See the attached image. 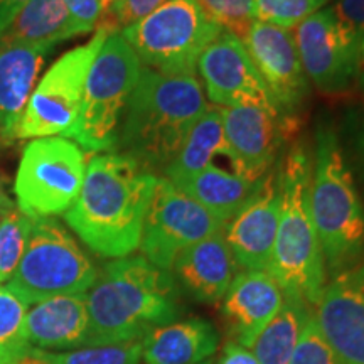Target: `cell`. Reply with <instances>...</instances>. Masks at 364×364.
Masks as SVG:
<instances>
[{
	"mask_svg": "<svg viewBox=\"0 0 364 364\" xmlns=\"http://www.w3.org/2000/svg\"><path fill=\"white\" fill-rule=\"evenodd\" d=\"M157 179L122 154H98L86 166L80 196L65 220L100 257H130L142 241Z\"/></svg>",
	"mask_w": 364,
	"mask_h": 364,
	"instance_id": "6da1fadb",
	"label": "cell"
},
{
	"mask_svg": "<svg viewBox=\"0 0 364 364\" xmlns=\"http://www.w3.org/2000/svg\"><path fill=\"white\" fill-rule=\"evenodd\" d=\"M88 338L85 346L142 341L181 314L171 272L144 257L117 258L103 267L86 292Z\"/></svg>",
	"mask_w": 364,
	"mask_h": 364,
	"instance_id": "7a4b0ae2",
	"label": "cell"
},
{
	"mask_svg": "<svg viewBox=\"0 0 364 364\" xmlns=\"http://www.w3.org/2000/svg\"><path fill=\"white\" fill-rule=\"evenodd\" d=\"M208 107L196 76H167L142 66L115 150L152 174L166 172Z\"/></svg>",
	"mask_w": 364,
	"mask_h": 364,
	"instance_id": "3957f363",
	"label": "cell"
},
{
	"mask_svg": "<svg viewBox=\"0 0 364 364\" xmlns=\"http://www.w3.org/2000/svg\"><path fill=\"white\" fill-rule=\"evenodd\" d=\"M312 164L304 142H295L277 172L280 220L268 273L287 297L314 307L326 287V262L314 226L309 189Z\"/></svg>",
	"mask_w": 364,
	"mask_h": 364,
	"instance_id": "277c9868",
	"label": "cell"
},
{
	"mask_svg": "<svg viewBox=\"0 0 364 364\" xmlns=\"http://www.w3.org/2000/svg\"><path fill=\"white\" fill-rule=\"evenodd\" d=\"M309 204L326 270L354 265L364 248V208L338 135L321 127L316 135Z\"/></svg>",
	"mask_w": 364,
	"mask_h": 364,
	"instance_id": "5b68a950",
	"label": "cell"
},
{
	"mask_svg": "<svg viewBox=\"0 0 364 364\" xmlns=\"http://www.w3.org/2000/svg\"><path fill=\"white\" fill-rule=\"evenodd\" d=\"M140 71L142 63L122 33L108 34L90 68L78 122L68 136L88 152L115 150Z\"/></svg>",
	"mask_w": 364,
	"mask_h": 364,
	"instance_id": "8992f818",
	"label": "cell"
},
{
	"mask_svg": "<svg viewBox=\"0 0 364 364\" xmlns=\"http://www.w3.org/2000/svg\"><path fill=\"white\" fill-rule=\"evenodd\" d=\"M98 272L54 218H33L26 250L7 287L27 306L59 295L86 294Z\"/></svg>",
	"mask_w": 364,
	"mask_h": 364,
	"instance_id": "52a82bcc",
	"label": "cell"
},
{
	"mask_svg": "<svg viewBox=\"0 0 364 364\" xmlns=\"http://www.w3.org/2000/svg\"><path fill=\"white\" fill-rule=\"evenodd\" d=\"M221 31L196 0H169L122 36L142 66L167 76H196L199 56Z\"/></svg>",
	"mask_w": 364,
	"mask_h": 364,
	"instance_id": "ba28073f",
	"label": "cell"
},
{
	"mask_svg": "<svg viewBox=\"0 0 364 364\" xmlns=\"http://www.w3.org/2000/svg\"><path fill=\"white\" fill-rule=\"evenodd\" d=\"M86 174L85 152L65 136H44L26 145L17 171V208L27 216L65 215L80 196Z\"/></svg>",
	"mask_w": 364,
	"mask_h": 364,
	"instance_id": "9c48e42d",
	"label": "cell"
},
{
	"mask_svg": "<svg viewBox=\"0 0 364 364\" xmlns=\"http://www.w3.org/2000/svg\"><path fill=\"white\" fill-rule=\"evenodd\" d=\"M108 33L97 29L88 43L63 54L36 86L27 103L16 140L70 135L78 122L90 68Z\"/></svg>",
	"mask_w": 364,
	"mask_h": 364,
	"instance_id": "30bf717a",
	"label": "cell"
},
{
	"mask_svg": "<svg viewBox=\"0 0 364 364\" xmlns=\"http://www.w3.org/2000/svg\"><path fill=\"white\" fill-rule=\"evenodd\" d=\"M223 230L225 225L206 208L177 189L167 177H159L140 248L152 265L171 272L181 252Z\"/></svg>",
	"mask_w": 364,
	"mask_h": 364,
	"instance_id": "8fae6325",
	"label": "cell"
},
{
	"mask_svg": "<svg viewBox=\"0 0 364 364\" xmlns=\"http://www.w3.org/2000/svg\"><path fill=\"white\" fill-rule=\"evenodd\" d=\"M300 63L307 78L324 93H341L358 76V43L331 7L318 9L294 27Z\"/></svg>",
	"mask_w": 364,
	"mask_h": 364,
	"instance_id": "7c38bea8",
	"label": "cell"
},
{
	"mask_svg": "<svg viewBox=\"0 0 364 364\" xmlns=\"http://www.w3.org/2000/svg\"><path fill=\"white\" fill-rule=\"evenodd\" d=\"M243 44L280 117L287 120L297 113L309 95V78L292 31L255 21Z\"/></svg>",
	"mask_w": 364,
	"mask_h": 364,
	"instance_id": "4fadbf2b",
	"label": "cell"
},
{
	"mask_svg": "<svg viewBox=\"0 0 364 364\" xmlns=\"http://www.w3.org/2000/svg\"><path fill=\"white\" fill-rule=\"evenodd\" d=\"M312 316L341 363L364 364V262L336 273Z\"/></svg>",
	"mask_w": 364,
	"mask_h": 364,
	"instance_id": "5bb4252c",
	"label": "cell"
},
{
	"mask_svg": "<svg viewBox=\"0 0 364 364\" xmlns=\"http://www.w3.org/2000/svg\"><path fill=\"white\" fill-rule=\"evenodd\" d=\"M196 70L201 75L208 98L215 107L258 105L275 108L243 41L231 33L221 31V34L206 46Z\"/></svg>",
	"mask_w": 364,
	"mask_h": 364,
	"instance_id": "9a60e30c",
	"label": "cell"
},
{
	"mask_svg": "<svg viewBox=\"0 0 364 364\" xmlns=\"http://www.w3.org/2000/svg\"><path fill=\"white\" fill-rule=\"evenodd\" d=\"M280 220L277 172L262 177L253 198L226 223L225 240L236 263L247 270L267 272Z\"/></svg>",
	"mask_w": 364,
	"mask_h": 364,
	"instance_id": "2e32d148",
	"label": "cell"
},
{
	"mask_svg": "<svg viewBox=\"0 0 364 364\" xmlns=\"http://www.w3.org/2000/svg\"><path fill=\"white\" fill-rule=\"evenodd\" d=\"M226 142L238 164V171L250 181H260L272 171L285 139L287 120L277 108L247 105L221 108Z\"/></svg>",
	"mask_w": 364,
	"mask_h": 364,
	"instance_id": "e0dca14e",
	"label": "cell"
},
{
	"mask_svg": "<svg viewBox=\"0 0 364 364\" xmlns=\"http://www.w3.org/2000/svg\"><path fill=\"white\" fill-rule=\"evenodd\" d=\"M223 316L235 343L252 349L284 304V292L268 272L245 270L235 275L225 294Z\"/></svg>",
	"mask_w": 364,
	"mask_h": 364,
	"instance_id": "ac0fdd59",
	"label": "cell"
},
{
	"mask_svg": "<svg viewBox=\"0 0 364 364\" xmlns=\"http://www.w3.org/2000/svg\"><path fill=\"white\" fill-rule=\"evenodd\" d=\"M223 231L191 245L181 252L172 267L182 289L199 302H220L235 279L238 263Z\"/></svg>",
	"mask_w": 364,
	"mask_h": 364,
	"instance_id": "d6986e66",
	"label": "cell"
},
{
	"mask_svg": "<svg viewBox=\"0 0 364 364\" xmlns=\"http://www.w3.org/2000/svg\"><path fill=\"white\" fill-rule=\"evenodd\" d=\"M86 294L59 295L34 304L26 314L22 338L36 349H68L85 346L88 338Z\"/></svg>",
	"mask_w": 364,
	"mask_h": 364,
	"instance_id": "ffe728a7",
	"label": "cell"
},
{
	"mask_svg": "<svg viewBox=\"0 0 364 364\" xmlns=\"http://www.w3.org/2000/svg\"><path fill=\"white\" fill-rule=\"evenodd\" d=\"M51 48L11 46L0 49V144L16 140L36 81Z\"/></svg>",
	"mask_w": 364,
	"mask_h": 364,
	"instance_id": "44dd1931",
	"label": "cell"
},
{
	"mask_svg": "<svg viewBox=\"0 0 364 364\" xmlns=\"http://www.w3.org/2000/svg\"><path fill=\"white\" fill-rule=\"evenodd\" d=\"M220 336L211 322L194 317L150 331L142 339L147 364H199L216 353Z\"/></svg>",
	"mask_w": 364,
	"mask_h": 364,
	"instance_id": "7402d4cb",
	"label": "cell"
},
{
	"mask_svg": "<svg viewBox=\"0 0 364 364\" xmlns=\"http://www.w3.org/2000/svg\"><path fill=\"white\" fill-rule=\"evenodd\" d=\"M216 159L225 161L226 166L235 174L241 176L233 152L226 142L221 108L209 105L208 110L191 129L188 139L176 156L174 162L166 169V177L176 182L206 169V167H218L215 162Z\"/></svg>",
	"mask_w": 364,
	"mask_h": 364,
	"instance_id": "603a6c76",
	"label": "cell"
},
{
	"mask_svg": "<svg viewBox=\"0 0 364 364\" xmlns=\"http://www.w3.org/2000/svg\"><path fill=\"white\" fill-rule=\"evenodd\" d=\"M260 181H250L221 167H206L193 176L171 182L226 226L253 198Z\"/></svg>",
	"mask_w": 364,
	"mask_h": 364,
	"instance_id": "cb8c5ba5",
	"label": "cell"
},
{
	"mask_svg": "<svg viewBox=\"0 0 364 364\" xmlns=\"http://www.w3.org/2000/svg\"><path fill=\"white\" fill-rule=\"evenodd\" d=\"M65 0H31L0 36V49L11 46L54 48L76 38Z\"/></svg>",
	"mask_w": 364,
	"mask_h": 364,
	"instance_id": "d4e9b609",
	"label": "cell"
},
{
	"mask_svg": "<svg viewBox=\"0 0 364 364\" xmlns=\"http://www.w3.org/2000/svg\"><path fill=\"white\" fill-rule=\"evenodd\" d=\"M312 309L302 300L284 295V304L253 344V354L260 364H289L300 332Z\"/></svg>",
	"mask_w": 364,
	"mask_h": 364,
	"instance_id": "484cf974",
	"label": "cell"
},
{
	"mask_svg": "<svg viewBox=\"0 0 364 364\" xmlns=\"http://www.w3.org/2000/svg\"><path fill=\"white\" fill-rule=\"evenodd\" d=\"M29 356L39 364H140L142 341L110 346H86L75 351H44L31 349Z\"/></svg>",
	"mask_w": 364,
	"mask_h": 364,
	"instance_id": "4316f807",
	"label": "cell"
},
{
	"mask_svg": "<svg viewBox=\"0 0 364 364\" xmlns=\"http://www.w3.org/2000/svg\"><path fill=\"white\" fill-rule=\"evenodd\" d=\"M0 285L7 282L19 265L26 250L31 220L17 206L0 213Z\"/></svg>",
	"mask_w": 364,
	"mask_h": 364,
	"instance_id": "83f0119b",
	"label": "cell"
},
{
	"mask_svg": "<svg viewBox=\"0 0 364 364\" xmlns=\"http://www.w3.org/2000/svg\"><path fill=\"white\" fill-rule=\"evenodd\" d=\"M208 19L226 33L245 41L250 27L257 21L253 0H196Z\"/></svg>",
	"mask_w": 364,
	"mask_h": 364,
	"instance_id": "f1b7e54d",
	"label": "cell"
},
{
	"mask_svg": "<svg viewBox=\"0 0 364 364\" xmlns=\"http://www.w3.org/2000/svg\"><path fill=\"white\" fill-rule=\"evenodd\" d=\"M255 17L267 24L294 29L311 14L322 9L317 0H253Z\"/></svg>",
	"mask_w": 364,
	"mask_h": 364,
	"instance_id": "f546056e",
	"label": "cell"
},
{
	"mask_svg": "<svg viewBox=\"0 0 364 364\" xmlns=\"http://www.w3.org/2000/svg\"><path fill=\"white\" fill-rule=\"evenodd\" d=\"M166 2L169 0H112L103 7L97 29L107 31L108 34L122 33L127 27L145 19Z\"/></svg>",
	"mask_w": 364,
	"mask_h": 364,
	"instance_id": "4dcf8cb0",
	"label": "cell"
},
{
	"mask_svg": "<svg viewBox=\"0 0 364 364\" xmlns=\"http://www.w3.org/2000/svg\"><path fill=\"white\" fill-rule=\"evenodd\" d=\"M289 364H343L318 331L312 312L306 318V324L302 327L300 339Z\"/></svg>",
	"mask_w": 364,
	"mask_h": 364,
	"instance_id": "1f68e13d",
	"label": "cell"
},
{
	"mask_svg": "<svg viewBox=\"0 0 364 364\" xmlns=\"http://www.w3.org/2000/svg\"><path fill=\"white\" fill-rule=\"evenodd\" d=\"M29 306L7 285H0V343L24 341L22 327Z\"/></svg>",
	"mask_w": 364,
	"mask_h": 364,
	"instance_id": "d6a6232c",
	"label": "cell"
},
{
	"mask_svg": "<svg viewBox=\"0 0 364 364\" xmlns=\"http://www.w3.org/2000/svg\"><path fill=\"white\" fill-rule=\"evenodd\" d=\"M76 34H88L97 29L103 6L102 0H65Z\"/></svg>",
	"mask_w": 364,
	"mask_h": 364,
	"instance_id": "836d02e7",
	"label": "cell"
},
{
	"mask_svg": "<svg viewBox=\"0 0 364 364\" xmlns=\"http://www.w3.org/2000/svg\"><path fill=\"white\" fill-rule=\"evenodd\" d=\"M331 11L339 24L356 39L359 48L364 38V0H336Z\"/></svg>",
	"mask_w": 364,
	"mask_h": 364,
	"instance_id": "e575fe53",
	"label": "cell"
},
{
	"mask_svg": "<svg viewBox=\"0 0 364 364\" xmlns=\"http://www.w3.org/2000/svg\"><path fill=\"white\" fill-rule=\"evenodd\" d=\"M218 364H260V361H258L253 351L243 348V346H240L238 343L230 341V343L225 346V349H223Z\"/></svg>",
	"mask_w": 364,
	"mask_h": 364,
	"instance_id": "d590c367",
	"label": "cell"
},
{
	"mask_svg": "<svg viewBox=\"0 0 364 364\" xmlns=\"http://www.w3.org/2000/svg\"><path fill=\"white\" fill-rule=\"evenodd\" d=\"M31 346L26 341L0 343V364H21L29 356Z\"/></svg>",
	"mask_w": 364,
	"mask_h": 364,
	"instance_id": "8d00e7d4",
	"label": "cell"
},
{
	"mask_svg": "<svg viewBox=\"0 0 364 364\" xmlns=\"http://www.w3.org/2000/svg\"><path fill=\"white\" fill-rule=\"evenodd\" d=\"M31 0H0V36Z\"/></svg>",
	"mask_w": 364,
	"mask_h": 364,
	"instance_id": "74e56055",
	"label": "cell"
},
{
	"mask_svg": "<svg viewBox=\"0 0 364 364\" xmlns=\"http://www.w3.org/2000/svg\"><path fill=\"white\" fill-rule=\"evenodd\" d=\"M12 206H16L11 201V198H9L7 191H6V179H4V176L0 174V213L7 211V209H11Z\"/></svg>",
	"mask_w": 364,
	"mask_h": 364,
	"instance_id": "f35d334b",
	"label": "cell"
},
{
	"mask_svg": "<svg viewBox=\"0 0 364 364\" xmlns=\"http://www.w3.org/2000/svg\"><path fill=\"white\" fill-rule=\"evenodd\" d=\"M358 80H359V85H361V88L364 90V75H361V76H358Z\"/></svg>",
	"mask_w": 364,
	"mask_h": 364,
	"instance_id": "ab89813d",
	"label": "cell"
},
{
	"mask_svg": "<svg viewBox=\"0 0 364 364\" xmlns=\"http://www.w3.org/2000/svg\"><path fill=\"white\" fill-rule=\"evenodd\" d=\"M361 152H363V161H364V135H363V139H361Z\"/></svg>",
	"mask_w": 364,
	"mask_h": 364,
	"instance_id": "60d3db41",
	"label": "cell"
},
{
	"mask_svg": "<svg viewBox=\"0 0 364 364\" xmlns=\"http://www.w3.org/2000/svg\"><path fill=\"white\" fill-rule=\"evenodd\" d=\"M317 2H318V4H321V6H322V7H324V6H326V4H327V2H329V0H317Z\"/></svg>",
	"mask_w": 364,
	"mask_h": 364,
	"instance_id": "b9f144b4",
	"label": "cell"
},
{
	"mask_svg": "<svg viewBox=\"0 0 364 364\" xmlns=\"http://www.w3.org/2000/svg\"><path fill=\"white\" fill-rule=\"evenodd\" d=\"M112 2V0H102V6L105 7V6H107V4H110Z\"/></svg>",
	"mask_w": 364,
	"mask_h": 364,
	"instance_id": "7bdbcfd3",
	"label": "cell"
},
{
	"mask_svg": "<svg viewBox=\"0 0 364 364\" xmlns=\"http://www.w3.org/2000/svg\"><path fill=\"white\" fill-rule=\"evenodd\" d=\"M199 364H209V363H199Z\"/></svg>",
	"mask_w": 364,
	"mask_h": 364,
	"instance_id": "ee69618b",
	"label": "cell"
}]
</instances>
